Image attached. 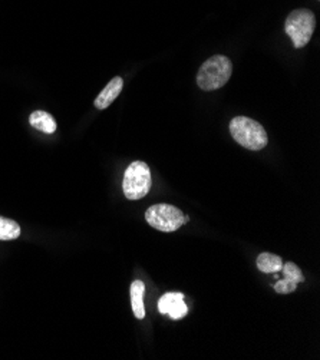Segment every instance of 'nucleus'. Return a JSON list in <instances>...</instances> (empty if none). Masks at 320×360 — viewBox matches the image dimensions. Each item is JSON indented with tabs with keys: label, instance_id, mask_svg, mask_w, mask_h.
<instances>
[{
	"label": "nucleus",
	"instance_id": "f257e3e1",
	"mask_svg": "<svg viewBox=\"0 0 320 360\" xmlns=\"http://www.w3.org/2000/svg\"><path fill=\"white\" fill-rule=\"evenodd\" d=\"M233 74V63L227 56L216 55L207 59L197 74V85L203 91L223 88Z\"/></svg>",
	"mask_w": 320,
	"mask_h": 360
},
{
	"label": "nucleus",
	"instance_id": "f03ea898",
	"mask_svg": "<svg viewBox=\"0 0 320 360\" xmlns=\"http://www.w3.org/2000/svg\"><path fill=\"white\" fill-rule=\"evenodd\" d=\"M230 132L237 143L250 151H260L266 148L269 142L266 129L257 121L247 117L233 118Z\"/></svg>",
	"mask_w": 320,
	"mask_h": 360
},
{
	"label": "nucleus",
	"instance_id": "7ed1b4c3",
	"mask_svg": "<svg viewBox=\"0 0 320 360\" xmlns=\"http://www.w3.org/2000/svg\"><path fill=\"white\" fill-rule=\"evenodd\" d=\"M153 186L150 167L144 161H134L128 165L124 174L122 190L128 200L144 198Z\"/></svg>",
	"mask_w": 320,
	"mask_h": 360
},
{
	"label": "nucleus",
	"instance_id": "20e7f679",
	"mask_svg": "<svg viewBox=\"0 0 320 360\" xmlns=\"http://www.w3.org/2000/svg\"><path fill=\"white\" fill-rule=\"evenodd\" d=\"M147 223L162 233L177 231L184 226L190 219L186 217L180 208L169 204H155L150 207L146 212Z\"/></svg>",
	"mask_w": 320,
	"mask_h": 360
},
{
	"label": "nucleus",
	"instance_id": "39448f33",
	"mask_svg": "<svg viewBox=\"0 0 320 360\" xmlns=\"http://www.w3.org/2000/svg\"><path fill=\"white\" fill-rule=\"evenodd\" d=\"M316 27V18L309 9H296L289 13L284 30L292 39L296 49H300L309 44Z\"/></svg>",
	"mask_w": 320,
	"mask_h": 360
},
{
	"label": "nucleus",
	"instance_id": "423d86ee",
	"mask_svg": "<svg viewBox=\"0 0 320 360\" xmlns=\"http://www.w3.org/2000/svg\"><path fill=\"white\" fill-rule=\"evenodd\" d=\"M283 278L277 280L274 284V290L279 295H290L296 292L297 284L305 281L302 270L295 263H286L281 267Z\"/></svg>",
	"mask_w": 320,
	"mask_h": 360
},
{
	"label": "nucleus",
	"instance_id": "0eeeda50",
	"mask_svg": "<svg viewBox=\"0 0 320 360\" xmlns=\"http://www.w3.org/2000/svg\"><path fill=\"white\" fill-rule=\"evenodd\" d=\"M158 310L161 314H168L172 320H180L188 313L183 293L164 295L158 302Z\"/></svg>",
	"mask_w": 320,
	"mask_h": 360
},
{
	"label": "nucleus",
	"instance_id": "6e6552de",
	"mask_svg": "<svg viewBox=\"0 0 320 360\" xmlns=\"http://www.w3.org/2000/svg\"><path fill=\"white\" fill-rule=\"evenodd\" d=\"M122 88H124V81H122V78L115 77L108 85H106V86L101 91V94H99L98 98L95 99L94 105H95L96 110H106V108H108V106L120 96Z\"/></svg>",
	"mask_w": 320,
	"mask_h": 360
},
{
	"label": "nucleus",
	"instance_id": "1a4fd4ad",
	"mask_svg": "<svg viewBox=\"0 0 320 360\" xmlns=\"http://www.w3.org/2000/svg\"><path fill=\"white\" fill-rule=\"evenodd\" d=\"M144 292L146 285L141 280H135L131 284V306L134 316L139 320L146 317V307H144Z\"/></svg>",
	"mask_w": 320,
	"mask_h": 360
},
{
	"label": "nucleus",
	"instance_id": "9d476101",
	"mask_svg": "<svg viewBox=\"0 0 320 360\" xmlns=\"http://www.w3.org/2000/svg\"><path fill=\"white\" fill-rule=\"evenodd\" d=\"M29 124L38 131L45 134H53L56 131V121L45 111H34L29 117Z\"/></svg>",
	"mask_w": 320,
	"mask_h": 360
},
{
	"label": "nucleus",
	"instance_id": "9b49d317",
	"mask_svg": "<svg viewBox=\"0 0 320 360\" xmlns=\"http://www.w3.org/2000/svg\"><path fill=\"white\" fill-rule=\"evenodd\" d=\"M257 269L262 273H279L283 267L281 257L271 253H262L256 260Z\"/></svg>",
	"mask_w": 320,
	"mask_h": 360
},
{
	"label": "nucleus",
	"instance_id": "f8f14e48",
	"mask_svg": "<svg viewBox=\"0 0 320 360\" xmlns=\"http://www.w3.org/2000/svg\"><path fill=\"white\" fill-rule=\"evenodd\" d=\"M19 236H20V226L16 221L0 217V241L16 240Z\"/></svg>",
	"mask_w": 320,
	"mask_h": 360
}]
</instances>
